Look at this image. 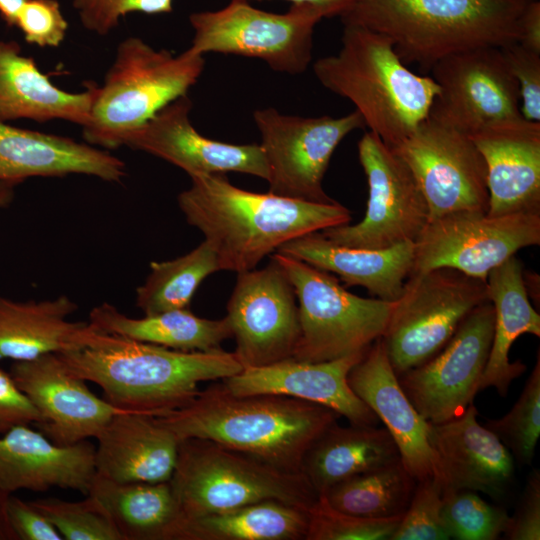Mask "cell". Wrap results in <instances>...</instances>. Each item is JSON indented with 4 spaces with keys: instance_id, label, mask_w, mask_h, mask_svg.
Instances as JSON below:
<instances>
[{
    "instance_id": "6da1fadb",
    "label": "cell",
    "mask_w": 540,
    "mask_h": 540,
    "mask_svg": "<svg viewBox=\"0 0 540 540\" xmlns=\"http://www.w3.org/2000/svg\"><path fill=\"white\" fill-rule=\"evenodd\" d=\"M178 196L188 224L198 228L218 258L220 270L241 273L300 236L350 223L342 204L318 203L256 193L229 182L223 173L190 176Z\"/></svg>"
},
{
    "instance_id": "7a4b0ae2",
    "label": "cell",
    "mask_w": 540,
    "mask_h": 540,
    "mask_svg": "<svg viewBox=\"0 0 540 540\" xmlns=\"http://www.w3.org/2000/svg\"><path fill=\"white\" fill-rule=\"evenodd\" d=\"M338 417L327 407L293 397L234 395L221 383L157 420L179 441L211 440L278 469L302 473L306 452Z\"/></svg>"
},
{
    "instance_id": "3957f363",
    "label": "cell",
    "mask_w": 540,
    "mask_h": 540,
    "mask_svg": "<svg viewBox=\"0 0 540 540\" xmlns=\"http://www.w3.org/2000/svg\"><path fill=\"white\" fill-rule=\"evenodd\" d=\"M58 355L113 406L155 416L190 403L200 383L243 369L236 354L223 349L180 351L102 332L92 346Z\"/></svg>"
},
{
    "instance_id": "277c9868",
    "label": "cell",
    "mask_w": 540,
    "mask_h": 540,
    "mask_svg": "<svg viewBox=\"0 0 540 540\" xmlns=\"http://www.w3.org/2000/svg\"><path fill=\"white\" fill-rule=\"evenodd\" d=\"M529 1L352 0L340 19L387 36L405 64L428 72L452 54L516 42Z\"/></svg>"
},
{
    "instance_id": "5b68a950",
    "label": "cell",
    "mask_w": 540,
    "mask_h": 540,
    "mask_svg": "<svg viewBox=\"0 0 540 540\" xmlns=\"http://www.w3.org/2000/svg\"><path fill=\"white\" fill-rule=\"evenodd\" d=\"M313 71L331 92L351 101L365 127L393 148L424 121L440 88L431 76L411 71L387 36L345 24L342 46L318 59Z\"/></svg>"
},
{
    "instance_id": "8992f818",
    "label": "cell",
    "mask_w": 540,
    "mask_h": 540,
    "mask_svg": "<svg viewBox=\"0 0 540 540\" xmlns=\"http://www.w3.org/2000/svg\"><path fill=\"white\" fill-rule=\"evenodd\" d=\"M205 66L189 49L173 55L139 37L119 43L104 82L98 85L83 137L94 146L115 149L157 112L187 94Z\"/></svg>"
},
{
    "instance_id": "52a82bcc",
    "label": "cell",
    "mask_w": 540,
    "mask_h": 540,
    "mask_svg": "<svg viewBox=\"0 0 540 540\" xmlns=\"http://www.w3.org/2000/svg\"><path fill=\"white\" fill-rule=\"evenodd\" d=\"M169 482L185 518L224 512L265 500L307 509L318 497L303 473L278 469L200 438L179 442L177 461Z\"/></svg>"
},
{
    "instance_id": "ba28073f",
    "label": "cell",
    "mask_w": 540,
    "mask_h": 540,
    "mask_svg": "<svg viewBox=\"0 0 540 540\" xmlns=\"http://www.w3.org/2000/svg\"><path fill=\"white\" fill-rule=\"evenodd\" d=\"M271 257L286 271L297 297L300 337L292 358L336 360L363 353L381 338L395 301L359 297L329 272L279 252Z\"/></svg>"
},
{
    "instance_id": "9c48e42d",
    "label": "cell",
    "mask_w": 540,
    "mask_h": 540,
    "mask_svg": "<svg viewBox=\"0 0 540 540\" xmlns=\"http://www.w3.org/2000/svg\"><path fill=\"white\" fill-rule=\"evenodd\" d=\"M489 301L486 281L448 267L410 273L381 341L397 376L437 354Z\"/></svg>"
},
{
    "instance_id": "30bf717a",
    "label": "cell",
    "mask_w": 540,
    "mask_h": 540,
    "mask_svg": "<svg viewBox=\"0 0 540 540\" xmlns=\"http://www.w3.org/2000/svg\"><path fill=\"white\" fill-rule=\"evenodd\" d=\"M324 18L308 4H292L285 13L231 0L222 9L189 15L194 30L188 48L195 54H234L259 58L274 71L296 75L312 60L315 26Z\"/></svg>"
},
{
    "instance_id": "8fae6325",
    "label": "cell",
    "mask_w": 540,
    "mask_h": 540,
    "mask_svg": "<svg viewBox=\"0 0 540 540\" xmlns=\"http://www.w3.org/2000/svg\"><path fill=\"white\" fill-rule=\"evenodd\" d=\"M358 158L368 185L364 218L320 233L334 244L352 248L414 243L429 221V208L410 168L371 131L358 142Z\"/></svg>"
},
{
    "instance_id": "7c38bea8",
    "label": "cell",
    "mask_w": 540,
    "mask_h": 540,
    "mask_svg": "<svg viewBox=\"0 0 540 540\" xmlns=\"http://www.w3.org/2000/svg\"><path fill=\"white\" fill-rule=\"evenodd\" d=\"M253 118L268 165V192L311 202H336L324 191L323 177L339 143L365 127L360 113L302 117L270 107L255 110Z\"/></svg>"
},
{
    "instance_id": "4fadbf2b",
    "label": "cell",
    "mask_w": 540,
    "mask_h": 540,
    "mask_svg": "<svg viewBox=\"0 0 540 540\" xmlns=\"http://www.w3.org/2000/svg\"><path fill=\"white\" fill-rule=\"evenodd\" d=\"M540 245V213L462 210L430 219L414 242L410 273L448 267L486 281L520 249Z\"/></svg>"
},
{
    "instance_id": "5bb4252c",
    "label": "cell",
    "mask_w": 540,
    "mask_h": 540,
    "mask_svg": "<svg viewBox=\"0 0 540 540\" xmlns=\"http://www.w3.org/2000/svg\"><path fill=\"white\" fill-rule=\"evenodd\" d=\"M392 149L413 173L429 220L462 210L488 211L486 164L470 135L428 115Z\"/></svg>"
},
{
    "instance_id": "9a60e30c",
    "label": "cell",
    "mask_w": 540,
    "mask_h": 540,
    "mask_svg": "<svg viewBox=\"0 0 540 540\" xmlns=\"http://www.w3.org/2000/svg\"><path fill=\"white\" fill-rule=\"evenodd\" d=\"M494 330L490 301L462 321L449 342L433 357L398 376L419 414L430 424L461 415L480 391Z\"/></svg>"
},
{
    "instance_id": "2e32d148",
    "label": "cell",
    "mask_w": 540,
    "mask_h": 540,
    "mask_svg": "<svg viewBox=\"0 0 540 540\" xmlns=\"http://www.w3.org/2000/svg\"><path fill=\"white\" fill-rule=\"evenodd\" d=\"M225 317L243 368L293 357L300 337L298 302L290 278L273 257L261 269L238 273Z\"/></svg>"
},
{
    "instance_id": "e0dca14e",
    "label": "cell",
    "mask_w": 540,
    "mask_h": 540,
    "mask_svg": "<svg viewBox=\"0 0 540 540\" xmlns=\"http://www.w3.org/2000/svg\"><path fill=\"white\" fill-rule=\"evenodd\" d=\"M430 71L440 88L429 113L432 118L468 135L524 119L518 85L499 47L452 54Z\"/></svg>"
},
{
    "instance_id": "ac0fdd59",
    "label": "cell",
    "mask_w": 540,
    "mask_h": 540,
    "mask_svg": "<svg viewBox=\"0 0 540 540\" xmlns=\"http://www.w3.org/2000/svg\"><path fill=\"white\" fill-rule=\"evenodd\" d=\"M10 374L40 413L39 430L58 445L96 438L115 415L128 411L96 396L55 353L13 362Z\"/></svg>"
},
{
    "instance_id": "d6986e66",
    "label": "cell",
    "mask_w": 540,
    "mask_h": 540,
    "mask_svg": "<svg viewBox=\"0 0 540 540\" xmlns=\"http://www.w3.org/2000/svg\"><path fill=\"white\" fill-rule=\"evenodd\" d=\"M191 109L187 94L177 98L132 132L124 145L161 158L189 176L239 172L267 181L260 144H231L201 135L190 120Z\"/></svg>"
},
{
    "instance_id": "ffe728a7",
    "label": "cell",
    "mask_w": 540,
    "mask_h": 540,
    "mask_svg": "<svg viewBox=\"0 0 540 540\" xmlns=\"http://www.w3.org/2000/svg\"><path fill=\"white\" fill-rule=\"evenodd\" d=\"M365 352L323 362L288 358L265 366L243 368L222 379V383L234 395L293 397L327 407L345 417L350 424L376 426L377 416L348 383L350 370Z\"/></svg>"
},
{
    "instance_id": "44dd1931",
    "label": "cell",
    "mask_w": 540,
    "mask_h": 540,
    "mask_svg": "<svg viewBox=\"0 0 540 540\" xmlns=\"http://www.w3.org/2000/svg\"><path fill=\"white\" fill-rule=\"evenodd\" d=\"M353 392L374 412L393 438L400 458L416 481H441L438 456L430 439V423L402 390L381 338L364 353L348 374Z\"/></svg>"
},
{
    "instance_id": "7402d4cb",
    "label": "cell",
    "mask_w": 540,
    "mask_h": 540,
    "mask_svg": "<svg viewBox=\"0 0 540 540\" xmlns=\"http://www.w3.org/2000/svg\"><path fill=\"white\" fill-rule=\"evenodd\" d=\"M95 474V446L88 440L58 445L29 425L0 437V489L10 494L58 487L86 496Z\"/></svg>"
},
{
    "instance_id": "603a6c76",
    "label": "cell",
    "mask_w": 540,
    "mask_h": 540,
    "mask_svg": "<svg viewBox=\"0 0 540 540\" xmlns=\"http://www.w3.org/2000/svg\"><path fill=\"white\" fill-rule=\"evenodd\" d=\"M470 137L486 164L487 213H540V122L520 119Z\"/></svg>"
},
{
    "instance_id": "cb8c5ba5",
    "label": "cell",
    "mask_w": 540,
    "mask_h": 540,
    "mask_svg": "<svg viewBox=\"0 0 540 540\" xmlns=\"http://www.w3.org/2000/svg\"><path fill=\"white\" fill-rule=\"evenodd\" d=\"M471 403L459 416L430 424L443 489H468L491 497L505 494L514 478V458L498 437L477 421Z\"/></svg>"
},
{
    "instance_id": "d4e9b609",
    "label": "cell",
    "mask_w": 540,
    "mask_h": 540,
    "mask_svg": "<svg viewBox=\"0 0 540 540\" xmlns=\"http://www.w3.org/2000/svg\"><path fill=\"white\" fill-rule=\"evenodd\" d=\"M84 174L108 182L126 176L125 163L72 138L23 129L0 120V180Z\"/></svg>"
},
{
    "instance_id": "484cf974",
    "label": "cell",
    "mask_w": 540,
    "mask_h": 540,
    "mask_svg": "<svg viewBox=\"0 0 540 540\" xmlns=\"http://www.w3.org/2000/svg\"><path fill=\"white\" fill-rule=\"evenodd\" d=\"M95 439L97 474L123 483H159L171 479L180 441L159 423L157 416L123 411Z\"/></svg>"
},
{
    "instance_id": "4316f807",
    "label": "cell",
    "mask_w": 540,
    "mask_h": 540,
    "mask_svg": "<svg viewBox=\"0 0 540 540\" xmlns=\"http://www.w3.org/2000/svg\"><path fill=\"white\" fill-rule=\"evenodd\" d=\"M276 252L337 274L350 286H361L378 299L396 301L402 294L414 259V243L385 249H363L332 243L320 232L295 238Z\"/></svg>"
},
{
    "instance_id": "83f0119b",
    "label": "cell",
    "mask_w": 540,
    "mask_h": 540,
    "mask_svg": "<svg viewBox=\"0 0 540 540\" xmlns=\"http://www.w3.org/2000/svg\"><path fill=\"white\" fill-rule=\"evenodd\" d=\"M77 308L66 295L42 301L0 296V360L29 361L92 346L98 331L67 320Z\"/></svg>"
},
{
    "instance_id": "f1b7e54d",
    "label": "cell",
    "mask_w": 540,
    "mask_h": 540,
    "mask_svg": "<svg viewBox=\"0 0 540 540\" xmlns=\"http://www.w3.org/2000/svg\"><path fill=\"white\" fill-rule=\"evenodd\" d=\"M98 85L69 92L43 74L33 58L22 54L15 41L0 39V120H66L84 126Z\"/></svg>"
},
{
    "instance_id": "f546056e",
    "label": "cell",
    "mask_w": 540,
    "mask_h": 540,
    "mask_svg": "<svg viewBox=\"0 0 540 540\" xmlns=\"http://www.w3.org/2000/svg\"><path fill=\"white\" fill-rule=\"evenodd\" d=\"M523 270L521 261L514 255L491 270L486 278L488 299L494 309V330L480 391L492 387L502 397L526 371L520 360L510 362L511 346L523 334L540 337V315L529 301Z\"/></svg>"
},
{
    "instance_id": "4dcf8cb0",
    "label": "cell",
    "mask_w": 540,
    "mask_h": 540,
    "mask_svg": "<svg viewBox=\"0 0 540 540\" xmlns=\"http://www.w3.org/2000/svg\"><path fill=\"white\" fill-rule=\"evenodd\" d=\"M400 459L385 428L330 425L306 452L301 471L318 495L332 486Z\"/></svg>"
},
{
    "instance_id": "1f68e13d",
    "label": "cell",
    "mask_w": 540,
    "mask_h": 540,
    "mask_svg": "<svg viewBox=\"0 0 540 540\" xmlns=\"http://www.w3.org/2000/svg\"><path fill=\"white\" fill-rule=\"evenodd\" d=\"M89 325L96 331L180 351H212L232 337L226 317L206 319L188 308L132 318L103 303L89 313Z\"/></svg>"
},
{
    "instance_id": "d6a6232c",
    "label": "cell",
    "mask_w": 540,
    "mask_h": 540,
    "mask_svg": "<svg viewBox=\"0 0 540 540\" xmlns=\"http://www.w3.org/2000/svg\"><path fill=\"white\" fill-rule=\"evenodd\" d=\"M87 495L106 508L124 540H175L183 518L170 482H117L95 474Z\"/></svg>"
},
{
    "instance_id": "836d02e7",
    "label": "cell",
    "mask_w": 540,
    "mask_h": 540,
    "mask_svg": "<svg viewBox=\"0 0 540 540\" xmlns=\"http://www.w3.org/2000/svg\"><path fill=\"white\" fill-rule=\"evenodd\" d=\"M307 509L265 500L224 512L183 517L175 540H305Z\"/></svg>"
},
{
    "instance_id": "e575fe53",
    "label": "cell",
    "mask_w": 540,
    "mask_h": 540,
    "mask_svg": "<svg viewBox=\"0 0 540 540\" xmlns=\"http://www.w3.org/2000/svg\"><path fill=\"white\" fill-rule=\"evenodd\" d=\"M416 483L400 458L339 482L322 495L342 512L391 518L405 513Z\"/></svg>"
},
{
    "instance_id": "d590c367",
    "label": "cell",
    "mask_w": 540,
    "mask_h": 540,
    "mask_svg": "<svg viewBox=\"0 0 540 540\" xmlns=\"http://www.w3.org/2000/svg\"><path fill=\"white\" fill-rule=\"evenodd\" d=\"M150 270L136 291V304L145 315L188 308L201 282L220 269L216 252L204 240L176 259L151 262Z\"/></svg>"
},
{
    "instance_id": "8d00e7d4",
    "label": "cell",
    "mask_w": 540,
    "mask_h": 540,
    "mask_svg": "<svg viewBox=\"0 0 540 540\" xmlns=\"http://www.w3.org/2000/svg\"><path fill=\"white\" fill-rule=\"evenodd\" d=\"M522 465L534 459L540 435V356L511 410L498 419L484 424Z\"/></svg>"
},
{
    "instance_id": "74e56055",
    "label": "cell",
    "mask_w": 540,
    "mask_h": 540,
    "mask_svg": "<svg viewBox=\"0 0 540 540\" xmlns=\"http://www.w3.org/2000/svg\"><path fill=\"white\" fill-rule=\"evenodd\" d=\"M442 516L450 539L456 540H495L510 522L504 508L468 489H443Z\"/></svg>"
},
{
    "instance_id": "f35d334b",
    "label": "cell",
    "mask_w": 540,
    "mask_h": 540,
    "mask_svg": "<svg viewBox=\"0 0 540 540\" xmlns=\"http://www.w3.org/2000/svg\"><path fill=\"white\" fill-rule=\"evenodd\" d=\"M66 540H124L106 508L95 497L80 501L41 498L30 501Z\"/></svg>"
},
{
    "instance_id": "ab89813d",
    "label": "cell",
    "mask_w": 540,
    "mask_h": 540,
    "mask_svg": "<svg viewBox=\"0 0 540 540\" xmlns=\"http://www.w3.org/2000/svg\"><path fill=\"white\" fill-rule=\"evenodd\" d=\"M305 540H390L402 516L367 518L334 508L324 495H318L307 509Z\"/></svg>"
},
{
    "instance_id": "60d3db41",
    "label": "cell",
    "mask_w": 540,
    "mask_h": 540,
    "mask_svg": "<svg viewBox=\"0 0 540 540\" xmlns=\"http://www.w3.org/2000/svg\"><path fill=\"white\" fill-rule=\"evenodd\" d=\"M443 484L436 478L417 481L407 510L390 540H447L442 516Z\"/></svg>"
},
{
    "instance_id": "b9f144b4",
    "label": "cell",
    "mask_w": 540,
    "mask_h": 540,
    "mask_svg": "<svg viewBox=\"0 0 540 540\" xmlns=\"http://www.w3.org/2000/svg\"><path fill=\"white\" fill-rule=\"evenodd\" d=\"M83 27L104 36L131 13L158 15L173 11V0H73Z\"/></svg>"
},
{
    "instance_id": "7bdbcfd3",
    "label": "cell",
    "mask_w": 540,
    "mask_h": 540,
    "mask_svg": "<svg viewBox=\"0 0 540 540\" xmlns=\"http://www.w3.org/2000/svg\"><path fill=\"white\" fill-rule=\"evenodd\" d=\"M26 42L39 47H58L65 39L68 22L57 0H28L16 23Z\"/></svg>"
},
{
    "instance_id": "ee69618b",
    "label": "cell",
    "mask_w": 540,
    "mask_h": 540,
    "mask_svg": "<svg viewBox=\"0 0 540 540\" xmlns=\"http://www.w3.org/2000/svg\"><path fill=\"white\" fill-rule=\"evenodd\" d=\"M520 94L522 117L540 122V53L518 42L499 47Z\"/></svg>"
},
{
    "instance_id": "f6af8a7d",
    "label": "cell",
    "mask_w": 540,
    "mask_h": 540,
    "mask_svg": "<svg viewBox=\"0 0 540 540\" xmlns=\"http://www.w3.org/2000/svg\"><path fill=\"white\" fill-rule=\"evenodd\" d=\"M42 418L10 372L0 366V433L20 425L39 426Z\"/></svg>"
},
{
    "instance_id": "bcb514c9",
    "label": "cell",
    "mask_w": 540,
    "mask_h": 540,
    "mask_svg": "<svg viewBox=\"0 0 540 540\" xmlns=\"http://www.w3.org/2000/svg\"><path fill=\"white\" fill-rule=\"evenodd\" d=\"M509 540L540 539V473L533 470L523 491L518 509L510 517L509 525L504 533Z\"/></svg>"
},
{
    "instance_id": "7dc6e473",
    "label": "cell",
    "mask_w": 540,
    "mask_h": 540,
    "mask_svg": "<svg viewBox=\"0 0 540 540\" xmlns=\"http://www.w3.org/2000/svg\"><path fill=\"white\" fill-rule=\"evenodd\" d=\"M10 525L18 540H62V536L31 502L10 494L7 502Z\"/></svg>"
},
{
    "instance_id": "c3c4849f",
    "label": "cell",
    "mask_w": 540,
    "mask_h": 540,
    "mask_svg": "<svg viewBox=\"0 0 540 540\" xmlns=\"http://www.w3.org/2000/svg\"><path fill=\"white\" fill-rule=\"evenodd\" d=\"M519 44L527 49L540 53V1L530 0L525 6L519 20Z\"/></svg>"
},
{
    "instance_id": "681fc988",
    "label": "cell",
    "mask_w": 540,
    "mask_h": 540,
    "mask_svg": "<svg viewBox=\"0 0 540 540\" xmlns=\"http://www.w3.org/2000/svg\"><path fill=\"white\" fill-rule=\"evenodd\" d=\"M248 1V0H245ZM292 4H308L321 11L324 18L341 16L351 5L352 0H286Z\"/></svg>"
},
{
    "instance_id": "f907efd6",
    "label": "cell",
    "mask_w": 540,
    "mask_h": 540,
    "mask_svg": "<svg viewBox=\"0 0 540 540\" xmlns=\"http://www.w3.org/2000/svg\"><path fill=\"white\" fill-rule=\"evenodd\" d=\"M10 493L0 489V540H18L8 518L7 502Z\"/></svg>"
},
{
    "instance_id": "816d5d0a",
    "label": "cell",
    "mask_w": 540,
    "mask_h": 540,
    "mask_svg": "<svg viewBox=\"0 0 540 540\" xmlns=\"http://www.w3.org/2000/svg\"><path fill=\"white\" fill-rule=\"evenodd\" d=\"M28 0H0V16L8 26H15L16 17Z\"/></svg>"
},
{
    "instance_id": "f5cc1de1",
    "label": "cell",
    "mask_w": 540,
    "mask_h": 540,
    "mask_svg": "<svg viewBox=\"0 0 540 540\" xmlns=\"http://www.w3.org/2000/svg\"><path fill=\"white\" fill-rule=\"evenodd\" d=\"M17 184L0 180V208L10 204L14 196V188Z\"/></svg>"
}]
</instances>
